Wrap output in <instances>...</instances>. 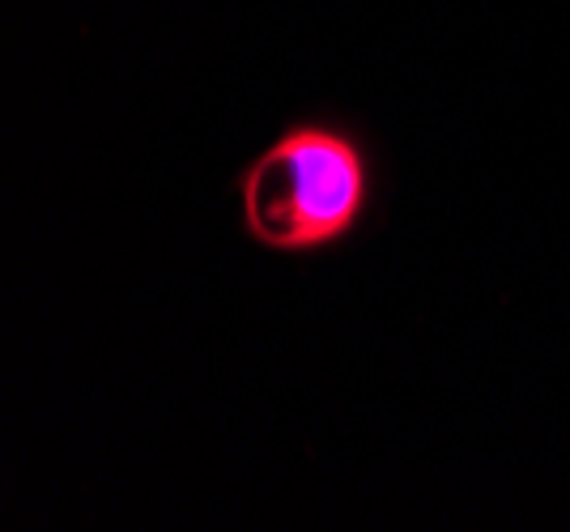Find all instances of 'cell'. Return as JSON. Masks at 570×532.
<instances>
[{"mask_svg": "<svg viewBox=\"0 0 570 532\" xmlns=\"http://www.w3.org/2000/svg\"><path fill=\"white\" fill-rule=\"evenodd\" d=\"M366 167L345 137L294 128L243 179V218L273 252L336 243L362 214Z\"/></svg>", "mask_w": 570, "mask_h": 532, "instance_id": "6da1fadb", "label": "cell"}]
</instances>
